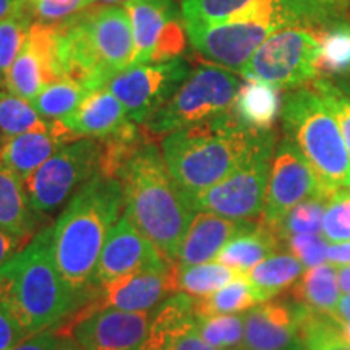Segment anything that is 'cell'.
I'll return each instance as SVG.
<instances>
[{
    "instance_id": "cell-25",
    "label": "cell",
    "mask_w": 350,
    "mask_h": 350,
    "mask_svg": "<svg viewBox=\"0 0 350 350\" xmlns=\"http://www.w3.org/2000/svg\"><path fill=\"white\" fill-rule=\"evenodd\" d=\"M281 240L262 222H256L250 229L235 235L219 252L216 261L227 268L234 269L237 274H248L255 266L266 258L281 250Z\"/></svg>"
},
{
    "instance_id": "cell-40",
    "label": "cell",
    "mask_w": 350,
    "mask_h": 350,
    "mask_svg": "<svg viewBox=\"0 0 350 350\" xmlns=\"http://www.w3.org/2000/svg\"><path fill=\"white\" fill-rule=\"evenodd\" d=\"M313 90L321 96V99L325 100L332 116L338 120L339 130L342 133L345 148H347L350 156V98L340 91V88L334 81L327 80V78L314 80Z\"/></svg>"
},
{
    "instance_id": "cell-56",
    "label": "cell",
    "mask_w": 350,
    "mask_h": 350,
    "mask_svg": "<svg viewBox=\"0 0 350 350\" xmlns=\"http://www.w3.org/2000/svg\"><path fill=\"white\" fill-rule=\"evenodd\" d=\"M2 88H5V80H3L2 73H0V90H2Z\"/></svg>"
},
{
    "instance_id": "cell-36",
    "label": "cell",
    "mask_w": 350,
    "mask_h": 350,
    "mask_svg": "<svg viewBox=\"0 0 350 350\" xmlns=\"http://www.w3.org/2000/svg\"><path fill=\"white\" fill-rule=\"evenodd\" d=\"M34 23L31 8L20 5L12 15L0 20V73L3 80L23 49L29 28Z\"/></svg>"
},
{
    "instance_id": "cell-28",
    "label": "cell",
    "mask_w": 350,
    "mask_h": 350,
    "mask_svg": "<svg viewBox=\"0 0 350 350\" xmlns=\"http://www.w3.org/2000/svg\"><path fill=\"white\" fill-rule=\"evenodd\" d=\"M305 273V266L292 253H274L245 274L256 288L262 304L291 288Z\"/></svg>"
},
{
    "instance_id": "cell-51",
    "label": "cell",
    "mask_w": 350,
    "mask_h": 350,
    "mask_svg": "<svg viewBox=\"0 0 350 350\" xmlns=\"http://www.w3.org/2000/svg\"><path fill=\"white\" fill-rule=\"evenodd\" d=\"M57 350H81V347L73 338H62L59 349Z\"/></svg>"
},
{
    "instance_id": "cell-42",
    "label": "cell",
    "mask_w": 350,
    "mask_h": 350,
    "mask_svg": "<svg viewBox=\"0 0 350 350\" xmlns=\"http://www.w3.org/2000/svg\"><path fill=\"white\" fill-rule=\"evenodd\" d=\"M94 2L98 0H33L29 8H31L34 21L59 25L91 7Z\"/></svg>"
},
{
    "instance_id": "cell-29",
    "label": "cell",
    "mask_w": 350,
    "mask_h": 350,
    "mask_svg": "<svg viewBox=\"0 0 350 350\" xmlns=\"http://www.w3.org/2000/svg\"><path fill=\"white\" fill-rule=\"evenodd\" d=\"M262 304L256 288L252 286L247 275H237L219 291L195 300L196 317H216V314H235L252 310Z\"/></svg>"
},
{
    "instance_id": "cell-37",
    "label": "cell",
    "mask_w": 350,
    "mask_h": 350,
    "mask_svg": "<svg viewBox=\"0 0 350 350\" xmlns=\"http://www.w3.org/2000/svg\"><path fill=\"white\" fill-rule=\"evenodd\" d=\"M196 329L208 344L226 350H245L243 314L196 317Z\"/></svg>"
},
{
    "instance_id": "cell-3",
    "label": "cell",
    "mask_w": 350,
    "mask_h": 350,
    "mask_svg": "<svg viewBox=\"0 0 350 350\" xmlns=\"http://www.w3.org/2000/svg\"><path fill=\"white\" fill-rule=\"evenodd\" d=\"M117 178L124 187L126 217L175 265L196 213L170 175L163 151L144 138L122 165Z\"/></svg>"
},
{
    "instance_id": "cell-49",
    "label": "cell",
    "mask_w": 350,
    "mask_h": 350,
    "mask_svg": "<svg viewBox=\"0 0 350 350\" xmlns=\"http://www.w3.org/2000/svg\"><path fill=\"white\" fill-rule=\"evenodd\" d=\"M338 281L344 294H350V265L338 266Z\"/></svg>"
},
{
    "instance_id": "cell-35",
    "label": "cell",
    "mask_w": 350,
    "mask_h": 350,
    "mask_svg": "<svg viewBox=\"0 0 350 350\" xmlns=\"http://www.w3.org/2000/svg\"><path fill=\"white\" fill-rule=\"evenodd\" d=\"M329 195L331 191H327V193L314 196V198H310L304 201V203L297 204L278 224L269 227V229L274 232L275 237L281 240V243H284V240L292 237V235L319 234Z\"/></svg>"
},
{
    "instance_id": "cell-43",
    "label": "cell",
    "mask_w": 350,
    "mask_h": 350,
    "mask_svg": "<svg viewBox=\"0 0 350 350\" xmlns=\"http://www.w3.org/2000/svg\"><path fill=\"white\" fill-rule=\"evenodd\" d=\"M306 28L325 26L342 20L350 7V0H299Z\"/></svg>"
},
{
    "instance_id": "cell-22",
    "label": "cell",
    "mask_w": 350,
    "mask_h": 350,
    "mask_svg": "<svg viewBox=\"0 0 350 350\" xmlns=\"http://www.w3.org/2000/svg\"><path fill=\"white\" fill-rule=\"evenodd\" d=\"M255 224L256 222H239L217 216L214 213L198 211L178 248L175 265L193 266L211 262L216 260L219 252L226 247L229 240Z\"/></svg>"
},
{
    "instance_id": "cell-55",
    "label": "cell",
    "mask_w": 350,
    "mask_h": 350,
    "mask_svg": "<svg viewBox=\"0 0 350 350\" xmlns=\"http://www.w3.org/2000/svg\"><path fill=\"white\" fill-rule=\"evenodd\" d=\"M18 2H20V5H23V7H29V5H31L33 0H18Z\"/></svg>"
},
{
    "instance_id": "cell-9",
    "label": "cell",
    "mask_w": 350,
    "mask_h": 350,
    "mask_svg": "<svg viewBox=\"0 0 350 350\" xmlns=\"http://www.w3.org/2000/svg\"><path fill=\"white\" fill-rule=\"evenodd\" d=\"M319 38L310 28L292 26L271 34L258 47L240 75L275 88H300L318 80Z\"/></svg>"
},
{
    "instance_id": "cell-57",
    "label": "cell",
    "mask_w": 350,
    "mask_h": 350,
    "mask_svg": "<svg viewBox=\"0 0 350 350\" xmlns=\"http://www.w3.org/2000/svg\"><path fill=\"white\" fill-rule=\"evenodd\" d=\"M3 143H5V138H3V135H2V133H0V150H2Z\"/></svg>"
},
{
    "instance_id": "cell-10",
    "label": "cell",
    "mask_w": 350,
    "mask_h": 350,
    "mask_svg": "<svg viewBox=\"0 0 350 350\" xmlns=\"http://www.w3.org/2000/svg\"><path fill=\"white\" fill-rule=\"evenodd\" d=\"M100 138H80L60 148L23 182L34 211L47 216L64 206L65 201L100 172Z\"/></svg>"
},
{
    "instance_id": "cell-39",
    "label": "cell",
    "mask_w": 350,
    "mask_h": 350,
    "mask_svg": "<svg viewBox=\"0 0 350 350\" xmlns=\"http://www.w3.org/2000/svg\"><path fill=\"white\" fill-rule=\"evenodd\" d=\"M321 230L329 243L350 242V187L331 191Z\"/></svg>"
},
{
    "instance_id": "cell-2",
    "label": "cell",
    "mask_w": 350,
    "mask_h": 350,
    "mask_svg": "<svg viewBox=\"0 0 350 350\" xmlns=\"http://www.w3.org/2000/svg\"><path fill=\"white\" fill-rule=\"evenodd\" d=\"M0 306L25 339L51 329L83 306L57 268L52 226H44L0 266Z\"/></svg>"
},
{
    "instance_id": "cell-12",
    "label": "cell",
    "mask_w": 350,
    "mask_h": 350,
    "mask_svg": "<svg viewBox=\"0 0 350 350\" xmlns=\"http://www.w3.org/2000/svg\"><path fill=\"white\" fill-rule=\"evenodd\" d=\"M133 31V65L159 64L177 59L188 36L180 5L175 0H126Z\"/></svg>"
},
{
    "instance_id": "cell-19",
    "label": "cell",
    "mask_w": 350,
    "mask_h": 350,
    "mask_svg": "<svg viewBox=\"0 0 350 350\" xmlns=\"http://www.w3.org/2000/svg\"><path fill=\"white\" fill-rule=\"evenodd\" d=\"M195 297L174 292L151 314L143 350H226L208 344L196 329Z\"/></svg>"
},
{
    "instance_id": "cell-16",
    "label": "cell",
    "mask_w": 350,
    "mask_h": 350,
    "mask_svg": "<svg viewBox=\"0 0 350 350\" xmlns=\"http://www.w3.org/2000/svg\"><path fill=\"white\" fill-rule=\"evenodd\" d=\"M150 323V313L88 308L75 321L72 338L81 350H143Z\"/></svg>"
},
{
    "instance_id": "cell-14",
    "label": "cell",
    "mask_w": 350,
    "mask_h": 350,
    "mask_svg": "<svg viewBox=\"0 0 350 350\" xmlns=\"http://www.w3.org/2000/svg\"><path fill=\"white\" fill-rule=\"evenodd\" d=\"M191 47L217 67L240 72L258 47L279 26L260 20H229L204 26H185Z\"/></svg>"
},
{
    "instance_id": "cell-11",
    "label": "cell",
    "mask_w": 350,
    "mask_h": 350,
    "mask_svg": "<svg viewBox=\"0 0 350 350\" xmlns=\"http://www.w3.org/2000/svg\"><path fill=\"white\" fill-rule=\"evenodd\" d=\"M185 59L129 67L107 83V90L120 100L129 119L137 125L159 112L190 75Z\"/></svg>"
},
{
    "instance_id": "cell-33",
    "label": "cell",
    "mask_w": 350,
    "mask_h": 350,
    "mask_svg": "<svg viewBox=\"0 0 350 350\" xmlns=\"http://www.w3.org/2000/svg\"><path fill=\"white\" fill-rule=\"evenodd\" d=\"M319 73L326 77L350 75V21L338 20L323 28L319 39Z\"/></svg>"
},
{
    "instance_id": "cell-18",
    "label": "cell",
    "mask_w": 350,
    "mask_h": 350,
    "mask_svg": "<svg viewBox=\"0 0 350 350\" xmlns=\"http://www.w3.org/2000/svg\"><path fill=\"white\" fill-rule=\"evenodd\" d=\"M177 265L135 271L116 279L99 291L90 308H113L129 313H150L175 291Z\"/></svg>"
},
{
    "instance_id": "cell-24",
    "label": "cell",
    "mask_w": 350,
    "mask_h": 350,
    "mask_svg": "<svg viewBox=\"0 0 350 350\" xmlns=\"http://www.w3.org/2000/svg\"><path fill=\"white\" fill-rule=\"evenodd\" d=\"M42 219L29 203L23 180L0 164V230L26 245L44 227Z\"/></svg>"
},
{
    "instance_id": "cell-44",
    "label": "cell",
    "mask_w": 350,
    "mask_h": 350,
    "mask_svg": "<svg viewBox=\"0 0 350 350\" xmlns=\"http://www.w3.org/2000/svg\"><path fill=\"white\" fill-rule=\"evenodd\" d=\"M23 340V332L10 318V314L0 306V350H13Z\"/></svg>"
},
{
    "instance_id": "cell-45",
    "label": "cell",
    "mask_w": 350,
    "mask_h": 350,
    "mask_svg": "<svg viewBox=\"0 0 350 350\" xmlns=\"http://www.w3.org/2000/svg\"><path fill=\"white\" fill-rule=\"evenodd\" d=\"M60 340H62L60 334H57L52 329H47L41 332V334L25 339L23 342L16 345L13 350H57L60 345Z\"/></svg>"
},
{
    "instance_id": "cell-48",
    "label": "cell",
    "mask_w": 350,
    "mask_h": 350,
    "mask_svg": "<svg viewBox=\"0 0 350 350\" xmlns=\"http://www.w3.org/2000/svg\"><path fill=\"white\" fill-rule=\"evenodd\" d=\"M332 318L338 319L339 323H350V294L340 297L338 306H336Z\"/></svg>"
},
{
    "instance_id": "cell-52",
    "label": "cell",
    "mask_w": 350,
    "mask_h": 350,
    "mask_svg": "<svg viewBox=\"0 0 350 350\" xmlns=\"http://www.w3.org/2000/svg\"><path fill=\"white\" fill-rule=\"evenodd\" d=\"M334 83L340 88V91H342L344 94H347L349 98H350V75L342 77V78H338V80H336Z\"/></svg>"
},
{
    "instance_id": "cell-46",
    "label": "cell",
    "mask_w": 350,
    "mask_h": 350,
    "mask_svg": "<svg viewBox=\"0 0 350 350\" xmlns=\"http://www.w3.org/2000/svg\"><path fill=\"white\" fill-rule=\"evenodd\" d=\"M327 260L336 266L350 265V242L331 243L327 247Z\"/></svg>"
},
{
    "instance_id": "cell-32",
    "label": "cell",
    "mask_w": 350,
    "mask_h": 350,
    "mask_svg": "<svg viewBox=\"0 0 350 350\" xmlns=\"http://www.w3.org/2000/svg\"><path fill=\"white\" fill-rule=\"evenodd\" d=\"M234 269L219 261L203 262L193 266H177L175 269V291L201 299L224 287L237 278Z\"/></svg>"
},
{
    "instance_id": "cell-17",
    "label": "cell",
    "mask_w": 350,
    "mask_h": 350,
    "mask_svg": "<svg viewBox=\"0 0 350 350\" xmlns=\"http://www.w3.org/2000/svg\"><path fill=\"white\" fill-rule=\"evenodd\" d=\"M174 265L150 242L124 214L109 234L94 274V287L99 291L116 279L135 271L165 268Z\"/></svg>"
},
{
    "instance_id": "cell-7",
    "label": "cell",
    "mask_w": 350,
    "mask_h": 350,
    "mask_svg": "<svg viewBox=\"0 0 350 350\" xmlns=\"http://www.w3.org/2000/svg\"><path fill=\"white\" fill-rule=\"evenodd\" d=\"M240 86L242 81L232 70L200 65L144 126L151 133L165 137L175 130L222 119L234 112Z\"/></svg>"
},
{
    "instance_id": "cell-26",
    "label": "cell",
    "mask_w": 350,
    "mask_h": 350,
    "mask_svg": "<svg viewBox=\"0 0 350 350\" xmlns=\"http://www.w3.org/2000/svg\"><path fill=\"white\" fill-rule=\"evenodd\" d=\"M282 111L279 88L268 83L247 80L240 86L234 112L237 119L255 131H269Z\"/></svg>"
},
{
    "instance_id": "cell-30",
    "label": "cell",
    "mask_w": 350,
    "mask_h": 350,
    "mask_svg": "<svg viewBox=\"0 0 350 350\" xmlns=\"http://www.w3.org/2000/svg\"><path fill=\"white\" fill-rule=\"evenodd\" d=\"M297 350H350V340L338 319L301 306Z\"/></svg>"
},
{
    "instance_id": "cell-20",
    "label": "cell",
    "mask_w": 350,
    "mask_h": 350,
    "mask_svg": "<svg viewBox=\"0 0 350 350\" xmlns=\"http://www.w3.org/2000/svg\"><path fill=\"white\" fill-rule=\"evenodd\" d=\"M301 306L268 300L243 314L245 350H297Z\"/></svg>"
},
{
    "instance_id": "cell-34",
    "label": "cell",
    "mask_w": 350,
    "mask_h": 350,
    "mask_svg": "<svg viewBox=\"0 0 350 350\" xmlns=\"http://www.w3.org/2000/svg\"><path fill=\"white\" fill-rule=\"evenodd\" d=\"M52 124L54 122L39 116L29 100L0 91V133L5 139L29 131H47Z\"/></svg>"
},
{
    "instance_id": "cell-5",
    "label": "cell",
    "mask_w": 350,
    "mask_h": 350,
    "mask_svg": "<svg viewBox=\"0 0 350 350\" xmlns=\"http://www.w3.org/2000/svg\"><path fill=\"white\" fill-rule=\"evenodd\" d=\"M265 135L266 131L247 129L232 112L165 135L161 151L170 175L190 200L235 172Z\"/></svg>"
},
{
    "instance_id": "cell-53",
    "label": "cell",
    "mask_w": 350,
    "mask_h": 350,
    "mask_svg": "<svg viewBox=\"0 0 350 350\" xmlns=\"http://www.w3.org/2000/svg\"><path fill=\"white\" fill-rule=\"evenodd\" d=\"M340 326H342L344 334L347 336V339L350 340V323H340Z\"/></svg>"
},
{
    "instance_id": "cell-50",
    "label": "cell",
    "mask_w": 350,
    "mask_h": 350,
    "mask_svg": "<svg viewBox=\"0 0 350 350\" xmlns=\"http://www.w3.org/2000/svg\"><path fill=\"white\" fill-rule=\"evenodd\" d=\"M20 7L18 0H0V20L7 18Z\"/></svg>"
},
{
    "instance_id": "cell-47",
    "label": "cell",
    "mask_w": 350,
    "mask_h": 350,
    "mask_svg": "<svg viewBox=\"0 0 350 350\" xmlns=\"http://www.w3.org/2000/svg\"><path fill=\"white\" fill-rule=\"evenodd\" d=\"M21 247H25V245L20 243L16 239H13L12 235L0 230V266H2L12 255H15Z\"/></svg>"
},
{
    "instance_id": "cell-27",
    "label": "cell",
    "mask_w": 350,
    "mask_h": 350,
    "mask_svg": "<svg viewBox=\"0 0 350 350\" xmlns=\"http://www.w3.org/2000/svg\"><path fill=\"white\" fill-rule=\"evenodd\" d=\"M291 295L295 304L313 313L331 314L340 300V287L338 281V266L319 265L308 269L291 287Z\"/></svg>"
},
{
    "instance_id": "cell-13",
    "label": "cell",
    "mask_w": 350,
    "mask_h": 350,
    "mask_svg": "<svg viewBox=\"0 0 350 350\" xmlns=\"http://www.w3.org/2000/svg\"><path fill=\"white\" fill-rule=\"evenodd\" d=\"M327 191L299 148L288 138H284L271 161L261 222L274 227L297 204Z\"/></svg>"
},
{
    "instance_id": "cell-1",
    "label": "cell",
    "mask_w": 350,
    "mask_h": 350,
    "mask_svg": "<svg viewBox=\"0 0 350 350\" xmlns=\"http://www.w3.org/2000/svg\"><path fill=\"white\" fill-rule=\"evenodd\" d=\"M125 208L119 178L96 174L52 226V248L60 274L81 304L98 299L94 274L106 240Z\"/></svg>"
},
{
    "instance_id": "cell-21",
    "label": "cell",
    "mask_w": 350,
    "mask_h": 350,
    "mask_svg": "<svg viewBox=\"0 0 350 350\" xmlns=\"http://www.w3.org/2000/svg\"><path fill=\"white\" fill-rule=\"evenodd\" d=\"M77 139L80 138L70 131L62 120H54L52 129L47 131H29L5 139L0 150V164L25 182L60 148Z\"/></svg>"
},
{
    "instance_id": "cell-38",
    "label": "cell",
    "mask_w": 350,
    "mask_h": 350,
    "mask_svg": "<svg viewBox=\"0 0 350 350\" xmlns=\"http://www.w3.org/2000/svg\"><path fill=\"white\" fill-rule=\"evenodd\" d=\"M253 0H180L185 26H204L227 21L239 15Z\"/></svg>"
},
{
    "instance_id": "cell-41",
    "label": "cell",
    "mask_w": 350,
    "mask_h": 350,
    "mask_svg": "<svg viewBox=\"0 0 350 350\" xmlns=\"http://www.w3.org/2000/svg\"><path fill=\"white\" fill-rule=\"evenodd\" d=\"M282 245L305 266V269H312L326 261L329 242L319 234H305L292 235L284 240Z\"/></svg>"
},
{
    "instance_id": "cell-23",
    "label": "cell",
    "mask_w": 350,
    "mask_h": 350,
    "mask_svg": "<svg viewBox=\"0 0 350 350\" xmlns=\"http://www.w3.org/2000/svg\"><path fill=\"white\" fill-rule=\"evenodd\" d=\"M62 124L78 138H107L120 133L133 122L119 99L107 88H100L86 98Z\"/></svg>"
},
{
    "instance_id": "cell-4",
    "label": "cell",
    "mask_w": 350,
    "mask_h": 350,
    "mask_svg": "<svg viewBox=\"0 0 350 350\" xmlns=\"http://www.w3.org/2000/svg\"><path fill=\"white\" fill-rule=\"evenodd\" d=\"M55 26L62 80L80 83L94 93L131 67L133 31L124 3L88 7Z\"/></svg>"
},
{
    "instance_id": "cell-8",
    "label": "cell",
    "mask_w": 350,
    "mask_h": 350,
    "mask_svg": "<svg viewBox=\"0 0 350 350\" xmlns=\"http://www.w3.org/2000/svg\"><path fill=\"white\" fill-rule=\"evenodd\" d=\"M274 146L275 133L266 131L255 151L235 172L188 200L195 213L208 211L232 221L256 222L265 209Z\"/></svg>"
},
{
    "instance_id": "cell-54",
    "label": "cell",
    "mask_w": 350,
    "mask_h": 350,
    "mask_svg": "<svg viewBox=\"0 0 350 350\" xmlns=\"http://www.w3.org/2000/svg\"><path fill=\"white\" fill-rule=\"evenodd\" d=\"M99 2H103V3H122V2H126V0H99Z\"/></svg>"
},
{
    "instance_id": "cell-31",
    "label": "cell",
    "mask_w": 350,
    "mask_h": 350,
    "mask_svg": "<svg viewBox=\"0 0 350 350\" xmlns=\"http://www.w3.org/2000/svg\"><path fill=\"white\" fill-rule=\"evenodd\" d=\"M91 93L88 88L72 80H59L47 85L31 100V106L46 120H64L85 103Z\"/></svg>"
},
{
    "instance_id": "cell-6",
    "label": "cell",
    "mask_w": 350,
    "mask_h": 350,
    "mask_svg": "<svg viewBox=\"0 0 350 350\" xmlns=\"http://www.w3.org/2000/svg\"><path fill=\"white\" fill-rule=\"evenodd\" d=\"M282 129L299 148L326 190L350 187V156L338 120L312 88H299L284 98Z\"/></svg>"
},
{
    "instance_id": "cell-15",
    "label": "cell",
    "mask_w": 350,
    "mask_h": 350,
    "mask_svg": "<svg viewBox=\"0 0 350 350\" xmlns=\"http://www.w3.org/2000/svg\"><path fill=\"white\" fill-rule=\"evenodd\" d=\"M62 80L55 25L34 21L23 49L5 75L8 93L31 100L51 83Z\"/></svg>"
}]
</instances>
